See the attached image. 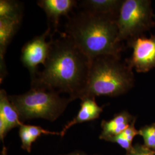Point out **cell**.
<instances>
[{
    "label": "cell",
    "mask_w": 155,
    "mask_h": 155,
    "mask_svg": "<svg viewBox=\"0 0 155 155\" xmlns=\"http://www.w3.org/2000/svg\"><path fill=\"white\" fill-rule=\"evenodd\" d=\"M21 121L16 107L4 90H0V139L4 141L7 133L14 127H20Z\"/></svg>",
    "instance_id": "cell-8"
},
{
    "label": "cell",
    "mask_w": 155,
    "mask_h": 155,
    "mask_svg": "<svg viewBox=\"0 0 155 155\" xmlns=\"http://www.w3.org/2000/svg\"><path fill=\"white\" fill-rule=\"evenodd\" d=\"M23 8L16 1H0V17H6L22 20Z\"/></svg>",
    "instance_id": "cell-15"
},
{
    "label": "cell",
    "mask_w": 155,
    "mask_h": 155,
    "mask_svg": "<svg viewBox=\"0 0 155 155\" xmlns=\"http://www.w3.org/2000/svg\"><path fill=\"white\" fill-rule=\"evenodd\" d=\"M37 3L45 11L48 21L52 22L55 32L58 30L61 17L67 16L77 5L75 0H40Z\"/></svg>",
    "instance_id": "cell-10"
},
{
    "label": "cell",
    "mask_w": 155,
    "mask_h": 155,
    "mask_svg": "<svg viewBox=\"0 0 155 155\" xmlns=\"http://www.w3.org/2000/svg\"><path fill=\"white\" fill-rule=\"evenodd\" d=\"M106 141L116 143L117 144H118L120 147H121L122 148L126 150L127 152L130 151L133 148L132 143H130L127 140L125 139L122 136L121 133L114 137H112L110 139H107Z\"/></svg>",
    "instance_id": "cell-17"
},
{
    "label": "cell",
    "mask_w": 155,
    "mask_h": 155,
    "mask_svg": "<svg viewBox=\"0 0 155 155\" xmlns=\"http://www.w3.org/2000/svg\"><path fill=\"white\" fill-rule=\"evenodd\" d=\"M41 134L61 136V133L47 130L40 126L22 124L19 127V136L21 141V148L30 153L31 151L32 144Z\"/></svg>",
    "instance_id": "cell-14"
},
{
    "label": "cell",
    "mask_w": 155,
    "mask_h": 155,
    "mask_svg": "<svg viewBox=\"0 0 155 155\" xmlns=\"http://www.w3.org/2000/svg\"><path fill=\"white\" fill-rule=\"evenodd\" d=\"M21 20L0 17V66L1 82L6 74L4 56L6 49L21 25Z\"/></svg>",
    "instance_id": "cell-9"
},
{
    "label": "cell",
    "mask_w": 155,
    "mask_h": 155,
    "mask_svg": "<svg viewBox=\"0 0 155 155\" xmlns=\"http://www.w3.org/2000/svg\"><path fill=\"white\" fill-rule=\"evenodd\" d=\"M132 47L131 57L125 60L128 66L137 72H148L155 67V35L139 36L128 43Z\"/></svg>",
    "instance_id": "cell-6"
},
{
    "label": "cell",
    "mask_w": 155,
    "mask_h": 155,
    "mask_svg": "<svg viewBox=\"0 0 155 155\" xmlns=\"http://www.w3.org/2000/svg\"><path fill=\"white\" fill-rule=\"evenodd\" d=\"M87 155V154H85V153H83L82 152H74L72 153H70V154H68V155Z\"/></svg>",
    "instance_id": "cell-21"
},
{
    "label": "cell",
    "mask_w": 155,
    "mask_h": 155,
    "mask_svg": "<svg viewBox=\"0 0 155 155\" xmlns=\"http://www.w3.org/2000/svg\"><path fill=\"white\" fill-rule=\"evenodd\" d=\"M139 135L144 140V145L155 152V123L141 128Z\"/></svg>",
    "instance_id": "cell-16"
},
{
    "label": "cell",
    "mask_w": 155,
    "mask_h": 155,
    "mask_svg": "<svg viewBox=\"0 0 155 155\" xmlns=\"http://www.w3.org/2000/svg\"><path fill=\"white\" fill-rule=\"evenodd\" d=\"M154 15L148 0H125L117 20L118 37L127 43L155 25Z\"/></svg>",
    "instance_id": "cell-5"
},
{
    "label": "cell",
    "mask_w": 155,
    "mask_h": 155,
    "mask_svg": "<svg viewBox=\"0 0 155 155\" xmlns=\"http://www.w3.org/2000/svg\"><path fill=\"white\" fill-rule=\"evenodd\" d=\"M134 124L135 121L130 124L129 127L121 133L122 136L131 143H132L134 137L136 136V135H139V130L135 128Z\"/></svg>",
    "instance_id": "cell-19"
},
{
    "label": "cell",
    "mask_w": 155,
    "mask_h": 155,
    "mask_svg": "<svg viewBox=\"0 0 155 155\" xmlns=\"http://www.w3.org/2000/svg\"><path fill=\"white\" fill-rule=\"evenodd\" d=\"M124 1L86 0L81 1L83 9L113 17L117 20Z\"/></svg>",
    "instance_id": "cell-13"
},
{
    "label": "cell",
    "mask_w": 155,
    "mask_h": 155,
    "mask_svg": "<svg viewBox=\"0 0 155 155\" xmlns=\"http://www.w3.org/2000/svg\"><path fill=\"white\" fill-rule=\"evenodd\" d=\"M102 111L103 107L97 104L94 97H84L81 99V108L77 116L64 126L60 132L61 136L63 137L67 130L74 125L98 118Z\"/></svg>",
    "instance_id": "cell-11"
},
{
    "label": "cell",
    "mask_w": 155,
    "mask_h": 155,
    "mask_svg": "<svg viewBox=\"0 0 155 155\" xmlns=\"http://www.w3.org/2000/svg\"><path fill=\"white\" fill-rule=\"evenodd\" d=\"M125 155H155V152L146 147L145 145H137L127 152Z\"/></svg>",
    "instance_id": "cell-18"
},
{
    "label": "cell",
    "mask_w": 155,
    "mask_h": 155,
    "mask_svg": "<svg viewBox=\"0 0 155 155\" xmlns=\"http://www.w3.org/2000/svg\"><path fill=\"white\" fill-rule=\"evenodd\" d=\"M42 71L31 76V87L67 93L71 101L82 99L87 86L91 60L66 33L54 40Z\"/></svg>",
    "instance_id": "cell-1"
},
{
    "label": "cell",
    "mask_w": 155,
    "mask_h": 155,
    "mask_svg": "<svg viewBox=\"0 0 155 155\" xmlns=\"http://www.w3.org/2000/svg\"><path fill=\"white\" fill-rule=\"evenodd\" d=\"M51 27L49 25L45 33L29 40L22 47L21 61L33 75L38 70L39 64H45L50 51V40L47 41V38L51 34Z\"/></svg>",
    "instance_id": "cell-7"
},
{
    "label": "cell",
    "mask_w": 155,
    "mask_h": 155,
    "mask_svg": "<svg viewBox=\"0 0 155 155\" xmlns=\"http://www.w3.org/2000/svg\"><path fill=\"white\" fill-rule=\"evenodd\" d=\"M1 155H8V150L5 147H4L1 152Z\"/></svg>",
    "instance_id": "cell-20"
},
{
    "label": "cell",
    "mask_w": 155,
    "mask_h": 155,
    "mask_svg": "<svg viewBox=\"0 0 155 155\" xmlns=\"http://www.w3.org/2000/svg\"><path fill=\"white\" fill-rule=\"evenodd\" d=\"M9 99L16 107L22 122L33 118L53 122L72 101L69 97H61L55 91L32 87L24 94L9 95Z\"/></svg>",
    "instance_id": "cell-4"
},
{
    "label": "cell",
    "mask_w": 155,
    "mask_h": 155,
    "mask_svg": "<svg viewBox=\"0 0 155 155\" xmlns=\"http://www.w3.org/2000/svg\"><path fill=\"white\" fill-rule=\"evenodd\" d=\"M136 119L126 111L117 114L109 121L103 120L101 123L102 129L100 139L107 140L124 132Z\"/></svg>",
    "instance_id": "cell-12"
},
{
    "label": "cell",
    "mask_w": 155,
    "mask_h": 155,
    "mask_svg": "<svg viewBox=\"0 0 155 155\" xmlns=\"http://www.w3.org/2000/svg\"><path fill=\"white\" fill-rule=\"evenodd\" d=\"M65 33L91 61L102 56L120 58L124 49L117 19L110 16L83 9L68 17Z\"/></svg>",
    "instance_id": "cell-2"
},
{
    "label": "cell",
    "mask_w": 155,
    "mask_h": 155,
    "mask_svg": "<svg viewBox=\"0 0 155 155\" xmlns=\"http://www.w3.org/2000/svg\"><path fill=\"white\" fill-rule=\"evenodd\" d=\"M132 68L121 58L102 56L91 61L89 80L83 97H117L132 88L134 79Z\"/></svg>",
    "instance_id": "cell-3"
}]
</instances>
